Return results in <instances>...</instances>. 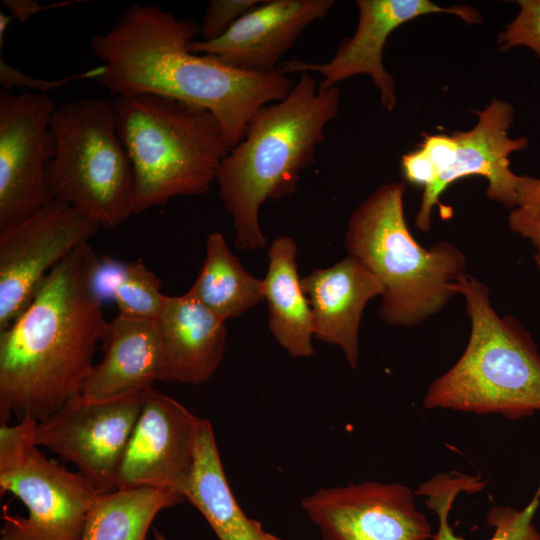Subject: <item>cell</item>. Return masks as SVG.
<instances>
[{"mask_svg":"<svg viewBox=\"0 0 540 540\" xmlns=\"http://www.w3.org/2000/svg\"><path fill=\"white\" fill-rule=\"evenodd\" d=\"M200 33L191 19H179L158 4H134L116 24L91 41L104 73L96 79L111 95L154 94L208 110L230 148L245 136L264 105L285 98L287 75L239 70L189 45Z\"/></svg>","mask_w":540,"mask_h":540,"instance_id":"1","label":"cell"},{"mask_svg":"<svg viewBox=\"0 0 540 540\" xmlns=\"http://www.w3.org/2000/svg\"><path fill=\"white\" fill-rule=\"evenodd\" d=\"M99 257L85 243L45 278L0 331V423L41 421L80 395L109 322L92 286Z\"/></svg>","mask_w":540,"mask_h":540,"instance_id":"2","label":"cell"},{"mask_svg":"<svg viewBox=\"0 0 540 540\" xmlns=\"http://www.w3.org/2000/svg\"><path fill=\"white\" fill-rule=\"evenodd\" d=\"M340 97L337 86L319 89L311 73H300L285 98L256 111L244 138L222 159L216 181L233 220L237 248H265L260 208L267 200L294 193L301 172L316 160Z\"/></svg>","mask_w":540,"mask_h":540,"instance_id":"3","label":"cell"},{"mask_svg":"<svg viewBox=\"0 0 540 540\" xmlns=\"http://www.w3.org/2000/svg\"><path fill=\"white\" fill-rule=\"evenodd\" d=\"M405 183L379 186L351 213L344 238L383 286L380 318L389 326H417L442 311L451 285L465 273L466 257L442 240L430 248L412 235L404 214Z\"/></svg>","mask_w":540,"mask_h":540,"instance_id":"4","label":"cell"},{"mask_svg":"<svg viewBox=\"0 0 540 540\" xmlns=\"http://www.w3.org/2000/svg\"><path fill=\"white\" fill-rule=\"evenodd\" d=\"M470 319L467 346L458 361L428 387L423 405L515 420L540 411V352L513 316H500L486 284L466 273L451 285Z\"/></svg>","mask_w":540,"mask_h":540,"instance_id":"5","label":"cell"},{"mask_svg":"<svg viewBox=\"0 0 540 540\" xmlns=\"http://www.w3.org/2000/svg\"><path fill=\"white\" fill-rule=\"evenodd\" d=\"M113 106L134 173V214L209 190L231 149L212 113L154 94L117 96Z\"/></svg>","mask_w":540,"mask_h":540,"instance_id":"6","label":"cell"},{"mask_svg":"<svg viewBox=\"0 0 540 540\" xmlns=\"http://www.w3.org/2000/svg\"><path fill=\"white\" fill-rule=\"evenodd\" d=\"M53 155L47 180L53 200L112 230L134 214L132 164L118 135L113 101L85 98L50 118Z\"/></svg>","mask_w":540,"mask_h":540,"instance_id":"7","label":"cell"},{"mask_svg":"<svg viewBox=\"0 0 540 540\" xmlns=\"http://www.w3.org/2000/svg\"><path fill=\"white\" fill-rule=\"evenodd\" d=\"M478 121L468 131L452 134H424L420 147L431 162L433 179L423 189L420 207L415 217L418 230L431 229V214L435 206L451 216V209L440 202L442 193L454 182L480 175L487 179L486 196L507 208L516 204L519 175L510 169L509 156L528 147L527 137L508 135L514 120L513 106L493 99L483 110L473 111Z\"/></svg>","mask_w":540,"mask_h":540,"instance_id":"8","label":"cell"},{"mask_svg":"<svg viewBox=\"0 0 540 540\" xmlns=\"http://www.w3.org/2000/svg\"><path fill=\"white\" fill-rule=\"evenodd\" d=\"M0 491L12 493L27 509L26 517L5 515L0 540H81L101 494L88 478L46 458L38 446L0 468Z\"/></svg>","mask_w":540,"mask_h":540,"instance_id":"9","label":"cell"},{"mask_svg":"<svg viewBox=\"0 0 540 540\" xmlns=\"http://www.w3.org/2000/svg\"><path fill=\"white\" fill-rule=\"evenodd\" d=\"M99 228L72 206L53 200L0 230V331L28 306L48 274Z\"/></svg>","mask_w":540,"mask_h":540,"instance_id":"10","label":"cell"},{"mask_svg":"<svg viewBox=\"0 0 540 540\" xmlns=\"http://www.w3.org/2000/svg\"><path fill=\"white\" fill-rule=\"evenodd\" d=\"M56 106L41 92L0 91V230L53 201L47 171Z\"/></svg>","mask_w":540,"mask_h":540,"instance_id":"11","label":"cell"},{"mask_svg":"<svg viewBox=\"0 0 540 540\" xmlns=\"http://www.w3.org/2000/svg\"><path fill=\"white\" fill-rule=\"evenodd\" d=\"M142 393L89 401L78 395L38 421L36 444L73 463L101 493L116 489L118 469L140 415Z\"/></svg>","mask_w":540,"mask_h":540,"instance_id":"12","label":"cell"},{"mask_svg":"<svg viewBox=\"0 0 540 540\" xmlns=\"http://www.w3.org/2000/svg\"><path fill=\"white\" fill-rule=\"evenodd\" d=\"M359 19L354 34L342 41L334 56L325 63H311L291 59L283 61L278 71L291 73H319V89L357 75H369L380 94L382 106L392 111L396 104L395 82L383 65V49L389 36L401 25L417 17L445 13L460 17L466 23L482 21L481 14L472 6L442 7L428 0H358Z\"/></svg>","mask_w":540,"mask_h":540,"instance_id":"13","label":"cell"},{"mask_svg":"<svg viewBox=\"0 0 540 540\" xmlns=\"http://www.w3.org/2000/svg\"><path fill=\"white\" fill-rule=\"evenodd\" d=\"M414 494L398 483L365 481L321 488L301 506L324 540H430Z\"/></svg>","mask_w":540,"mask_h":540,"instance_id":"14","label":"cell"},{"mask_svg":"<svg viewBox=\"0 0 540 540\" xmlns=\"http://www.w3.org/2000/svg\"><path fill=\"white\" fill-rule=\"evenodd\" d=\"M202 420L154 388L145 391L118 469L116 489L152 487L184 497Z\"/></svg>","mask_w":540,"mask_h":540,"instance_id":"15","label":"cell"},{"mask_svg":"<svg viewBox=\"0 0 540 540\" xmlns=\"http://www.w3.org/2000/svg\"><path fill=\"white\" fill-rule=\"evenodd\" d=\"M334 3L333 0L262 1L219 37L193 40L189 48L239 70L275 72L302 32L323 18Z\"/></svg>","mask_w":540,"mask_h":540,"instance_id":"16","label":"cell"},{"mask_svg":"<svg viewBox=\"0 0 540 540\" xmlns=\"http://www.w3.org/2000/svg\"><path fill=\"white\" fill-rule=\"evenodd\" d=\"M311 307L314 336L340 347L352 368L359 360V328L367 303L381 296L379 279L358 258L348 255L301 278Z\"/></svg>","mask_w":540,"mask_h":540,"instance_id":"17","label":"cell"},{"mask_svg":"<svg viewBox=\"0 0 540 540\" xmlns=\"http://www.w3.org/2000/svg\"><path fill=\"white\" fill-rule=\"evenodd\" d=\"M156 322L162 345L159 381L192 385L208 381L224 356L225 321L187 291L165 295Z\"/></svg>","mask_w":540,"mask_h":540,"instance_id":"18","label":"cell"},{"mask_svg":"<svg viewBox=\"0 0 540 540\" xmlns=\"http://www.w3.org/2000/svg\"><path fill=\"white\" fill-rule=\"evenodd\" d=\"M101 343L104 356L83 383L84 399L110 400L154 388L162 366L156 320L118 314Z\"/></svg>","mask_w":540,"mask_h":540,"instance_id":"19","label":"cell"},{"mask_svg":"<svg viewBox=\"0 0 540 540\" xmlns=\"http://www.w3.org/2000/svg\"><path fill=\"white\" fill-rule=\"evenodd\" d=\"M219 540H283L265 531L240 508L226 479L210 421L203 418L185 492Z\"/></svg>","mask_w":540,"mask_h":540,"instance_id":"20","label":"cell"},{"mask_svg":"<svg viewBox=\"0 0 540 540\" xmlns=\"http://www.w3.org/2000/svg\"><path fill=\"white\" fill-rule=\"evenodd\" d=\"M297 246L286 235L277 237L268 250L263 294L268 308V327L278 344L292 357L314 354L311 307L302 289L296 263Z\"/></svg>","mask_w":540,"mask_h":540,"instance_id":"21","label":"cell"},{"mask_svg":"<svg viewBox=\"0 0 540 540\" xmlns=\"http://www.w3.org/2000/svg\"><path fill=\"white\" fill-rule=\"evenodd\" d=\"M485 481L480 476L459 472L440 473L422 483L416 493L426 497V506L438 517V529L430 540H466L457 535L449 525V514L456 497L461 493L481 490ZM540 505V485L533 498L523 509L493 506L486 521L493 528L489 540H540V533L533 518Z\"/></svg>","mask_w":540,"mask_h":540,"instance_id":"22","label":"cell"},{"mask_svg":"<svg viewBox=\"0 0 540 540\" xmlns=\"http://www.w3.org/2000/svg\"><path fill=\"white\" fill-rule=\"evenodd\" d=\"M188 291L225 322L264 300L263 280L244 269L219 232L209 234L203 265Z\"/></svg>","mask_w":540,"mask_h":540,"instance_id":"23","label":"cell"},{"mask_svg":"<svg viewBox=\"0 0 540 540\" xmlns=\"http://www.w3.org/2000/svg\"><path fill=\"white\" fill-rule=\"evenodd\" d=\"M184 500L177 493L152 487L101 493L90 511L81 540H146L157 514Z\"/></svg>","mask_w":540,"mask_h":540,"instance_id":"24","label":"cell"},{"mask_svg":"<svg viewBox=\"0 0 540 540\" xmlns=\"http://www.w3.org/2000/svg\"><path fill=\"white\" fill-rule=\"evenodd\" d=\"M92 286L102 301L115 302L118 314L134 318L156 320L165 299L160 279L141 260L102 256L94 269Z\"/></svg>","mask_w":540,"mask_h":540,"instance_id":"25","label":"cell"},{"mask_svg":"<svg viewBox=\"0 0 540 540\" xmlns=\"http://www.w3.org/2000/svg\"><path fill=\"white\" fill-rule=\"evenodd\" d=\"M508 227L511 232L531 241L540 273V178L519 175L516 204L508 215Z\"/></svg>","mask_w":540,"mask_h":540,"instance_id":"26","label":"cell"},{"mask_svg":"<svg viewBox=\"0 0 540 540\" xmlns=\"http://www.w3.org/2000/svg\"><path fill=\"white\" fill-rule=\"evenodd\" d=\"M517 16L498 35L500 51L514 47L531 49L540 59V0H519Z\"/></svg>","mask_w":540,"mask_h":540,"instance_id":"27","label":"cell"},{"mask_svg":"<svg viewBox=\"0 0 540 540\" xmlns=\"http://www.w3.org/2000/svg\"><path fill=\"white\" fill-rule=\"evenodd\" d=\"M262 0H211L200 25L201 40L215 39Z\"/></svg>","mask_w":540,"mask_h":540,"instance_id":"28","label":"cell"},{"mask_svg":"<svg viewBox=\"0 0 540 540\" xmlns=\"http://www.w3.org/2000/svg\"><path fill=\"white\" fill-rule=\"evenodd\" d=\"M103 73L104 68L102 65H100L88 71L69 75L58 80H46L28 76L20 70L9 66L3 60H0V82L4 86V89L9 91L14 87H21L36 89L41 91V93L46 94V92L50 90L59 88L75 80L90 78H94L96 80Z\"/></svg>","mask_w":540,"mask_h":540,"instance_id":"29","label":"cell"},{"mask_svg":"<svg viewBox=\"0 0 540 540\" xmlns=\"http://www.w3.org/2000/svg\"><path fill=\"white\" fill-rule=\"evenodd\" d=\"M3 5L12 13V18L25 21L40 10L61 6L62 3L51 6H40L37 2L30 0H3Z\"/></svg>","mask_w":540,"mask_h":540,"instance_id":"30","label":"cell"},{"mask_svg":"<svg viewBox=\"0 0 540 540\" xmlns=\"http://www.w3.org/2000/svg\"><path fill=\"white\" fill-rule=\"evenodd\" d=\"M153 535L155 540H167L165 536L157 529L153 530Z\"/></svg>","mask_w":540,"mask_h":540,"instance_id":"31","label":"cell"}]
</instances>
